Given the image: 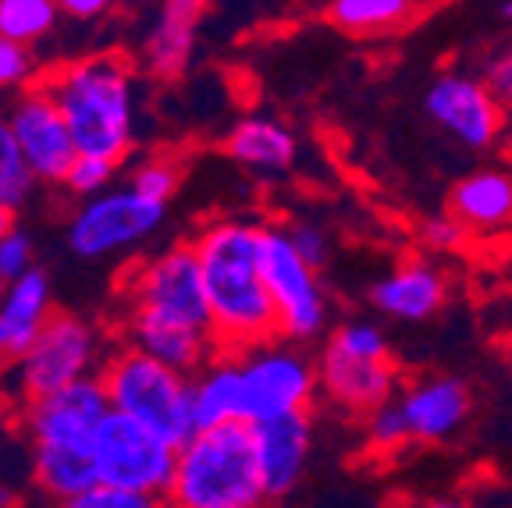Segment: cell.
<instances>
[{"label":"cell","instance_id":"41","mask_svg":"<svg viewBox=\"0 0 512 508\" xmlns=\"http://www.w3.org/2000/svg\"><path fill=\"white\" fill-rule=\"evenodd\" d=\"M8 228H15V210H8L4 203H0V235H4Z\"/></svg>","mask_w":512,"mask_h":508},{"label":"cell","instance_id":"7","mask_svg":"<svg viewBox=\"0 0 512 508\" xmlns=\"http://www.w3.org/2000/svg\"><path fill=\"white\" fill-rule=\"evenodd\" d=\"M93 462L104 487L168 498L178 466V448L146 430L143 423L111 409V416L100 423L93 437Z\"/></svg>","mask_w":512,"mask_h":508},{"label":"cell","instance_id":"4","mask_svg":"<svg viewBox=\"0 0 512 508\" xmlns=\"http://www.w3.org/2000/svg\"><path fill=\"white\" fill-rule=\"evenodd\" d=\"M100 381L111 398V409L128 420L143 423L168 445L182 448L196 434L192 420V377L178 374L171 366L143 356L139 349L121 342L111 349Z\"/></svg>","mask_w":512,"mask_h":508},{"label":"cell","instance_id":"19","mask_svg":"<svg viewBox=\"0 0 512 508\" xmlns=\"http://www.w3.org/2000/svg\"><path fill=\"white\" fill-rule=\"evenodd\" d=\"M445 299H448L445 274L427 260L399 263L392 274H384V278L370 288L374 310L392 320H406V324L434 317V313L445 306Z\"/></svg>","mask_w":512,"mask_h":508},{"label":"cell","instance_id":"34","mask_svg":"<svg viewBox=\"0 0 512 508\" xmlns=\"http://www.w3.org/2000/svg\"><path fill=\"white\" fill-rule=\"evenodd\" d=\"M466 239H470V231L452 214H434L420 224V242L434 253H456V249L466 246Z\"/></svg>","mask_w":512,"mask_h":508},{"label":"cell","instance_id":"30","mask_svg":"<svg viewBox=\"0 0 512 508\" xmlns=\"http://www.w3.org/2000/svg\"><path fill=\"white\" fill-rule=\"evenodd\" d=\"M32 270H36V242L22 224H15L0 235V278L11 285V281H22Z\"/></svg>","mask_w":512,"mask_h":508},{"label":"cell","instance_id":"16","mask_svg":"<svg viewBox=\"0 0 512 508\" xmlns=\"http://www.w3.org/2000/svg\"><path fill=\"white\" fill-rule=\"evenodd\" d=\"M54 313L50 278L40 267L4 288L0 295V374H8L11 366L22 363Z\"/></svg>","mask_w":512,"mask_h":508},{"label":"cell","instance_id":"32","mask_svg":"<svg viewBox=\"0 0 512 508\" xmlns=\"http://www.w3.org/2000/svg\"><path fill=\"white\" fill-rule=\"evenodd\" d=\"M57 508H168V501L150 498V494H132V491H118V487L96 484L93 491H86L82 498L68 501V505H57Z\"/></svg>","mask_w":512,"mask_h":508},{"label":"cell","instance_id":"2","mask_svg":"<svg viewBox=\"0 0 512 508\" xmlns=\"http://www.w3.org/2000/svg\"><path fill=\"white\" fill-rule=\"evenodd\" d=\"M136 75L121 54H93L61 64L43 79L72 128L79 157L121 164L136 143Z\"/></svg>","mask_w":512,"mask_h":508},{"label":"cell","instance_id":"11","mask_svg":"<svg viewBox=\"0 0 512 508\" xmlns=\"http://www.w3.org/2000/svg\"><path fill=\"white\" fill-rule=\"evenodd\" d=\"M8 125L15 132L18 146H22L25 164L36 175V182L64 185L68 171L79 160V150H75L72 128L64 121L47 82H32L29 89H22L11 100Z\"/></svg>","mask_w":512,"mask_h":508},{"label":"cell","instance_id":"39","mask_svg":"<svg viewBox=\"0 0 512 508\" xmlns=\"http://www.w3.org/2000/svg\"><path fill=\"white\" fill-rule=\"evenodd\" d=\"M420 508H480V505L463 501V498H431V501H424Z\"/></svg>","mask_w":512,"mask_h":508},{"label":"cell","instance_id":"22","mask_svg":"<svg viewBox=\"0 0 512 508\" xmlns=\"http://www.w3.org/2000/svg\"><path fill=\"white\" fill-rule=\"evenodd\" d=\"M192 420L196 430H217L228 423H246V384L239 356H221L192 377Z\"/></svg>","mask_w":512,"mask_h":508},{"label":"cell","instance_id":"20","mask_svg":"<svg viewBox=\"0 0 512 508\" xmlns=\"http://www.w3.org/2000/svg\"><path fill=\"white\" fill-rule=\"evenodd\" d=\"M224 150H228V157H232L235 164H242L246 171H253V175L278 178L296 167L299 139L285 121L267 118V114H249V118H242L239 125L228 132Z\"/></svg>","mask_w":512,"mask_h":508},{"label":"cell","instance_id":"24","mask_svg":"<svg viewBox=\"0 0 512 508\" xmlns=\"http://www.w3.org/2000/svg\"><path fill=\"white\" fill-rule=\"evenodd\" d=\"M32 484L40 487L54 505H68V501L82 498L100 484L93 448L36 445L32 448Z\"/></svg>","mask_w":512,"mask_h":508},{"label":"cell","instance_id":"23","mask_svg":"<svg viewBox=\"0 0 512 508\" xmlns=\"http://www.w3.org/2000/svg\"><path fill=\"white\" fill-rule=\"evenodd\" d=\"M448 214L463 221L470 235L512 224V175H505V171H473V175H466L448 196Z\"/></svg>","mask_w":512,"mask_h":508},{"label":"cell","instance_id":"18","mask_svg":"<svg viewBox=\"0 0 512 508\" xmlns=\"http://www.w3.org/2000/svg\"><path fill=\"white\" fill-rule=\"evenodd\" d=\"M125 345L139 349L143 356L157 359V363L171 366L178 374L196 377L203 366H210L221 349L214 345L210 331H196V327L168 324V320H153L143 313H128L125 317Z\"/></svg>","mask_w":512,"mask_h":508},{"label":"cell","instance_id":"29","mask_svg":"<svg viewBox=\"0 0 512 508\" xmlns=\"http://www.w3.org/2000/svg\"><path fill=\"white\" fill-rule=\"evenodd\" d=\"M367 445L370 452H381V455H392L402 445H409V427L402 420V409L395 398L367 416Z\"/></svg>","mask_w":512,"mask_h":508},{"label":"cell","instance_id":"6","mask_svg":"<svg viewBox=\"0 0 512 508\" xmlns=\"http://www.w3.org/2000/svg\"><path fill=\"white\" fill-rule=\"evenodd\" d=\"M128 313L210 331L207 288H203L200 256H196L192 242L160 249L132 267V274H128Z\"/></svg>","mask_w":512,"mask_h":508},{"label":"cell","instance_id":"38","mask_svg":"<svg viewBox=\"0 0 512 508\" xmlns=\"http://www.w3.org/2000/svg\"><path fill=\"white\" fill-rule=\"evenodd\" d=\"M498 150L512 160V107H505V118H502V132H498Z\"/></svg>","mask_w":512,"mask_h":508},{"label":"cell","instance_id":"17","mask_svg":"<svg viewBox=\"0 0 512 508\" xmlns=\"http://www.w3.org/2000/svg\"><path fill=\"white\" fill-rule=\"evenodd\" d=\"M409 441L438 445L448 441L470 416V388L459 377H420L399 398Z\"/></svg>","mask_w":512,"mask_h":508},{"label":"cell","instance_id":"35","mask_svg":"<svg viewBox=\"0 0 512 508\" xmlns=\"http://www.w3.org/2000/svg\"><path fill=\"white\" fill-rule=\"evenodd\" d=\"M32 72H36L32 50L18 47V43L0 36V93H4V89H29Z\"/></svg>","mask_w":512,"mask_h":508},{"label":"cell","instance_id":"42","mask_svg":"<svg viewBox=\"0 0 512 508\" xmlns=\"http://www.w3.org/2000/svg\"><path fill=\"white\" fill-rule=\"evenodd\" d=\"M502 15H505V18H509V22H512V0H509V4H502Z\"/></svg>","mask_w":512,"mask_h":508},{"label":"cell","instance_id":"40","mask_svg":"<svg viewBox=\"0 0 512 508\" xmlns=\"http://www.w3.org/2000/svg\"><path fill=\"white\" fill-rule=\"evenodd\" d=\"M15 505H18V494H15V487L0 484V508H15Z\"/></svg>","mask_w":512,"mask_h":508},{"label":"cell","instance_id":"25","mask_svg":"<svg viewBox=\"0 0 512 508\" xmlns=\"http://www.w3.org/2000/svg\"><path fill=\"white\" fill-rule=\"evenodd\" d=\"M427 8L413 0H335L328 4V22L349 36H388L409 29Z\"/></svg>","mask_w":512,"mask_h":508},{"label":"cell","instance_id":"31","mask_svg":"<svg viewBox=\"0 0 512 508\" xmlns=\"http://www.w3.org/2000/svg\"><path fill=\"white\" fill-rule=\"evenodd\" d=\"M114 171H118V164H111V160L79 157L72 171H68V178H64V189L79 199H93V196H100V192L111 189Z\"/></svg>","mask_w":512,"mask_h":508},{"label":"cell","instance_id":"10","mask_svg":"<svg viewBox=\"0 0 512 508\" xmlns=\"http://www.w3.org/2000/svg\"><path fill=\"white\" fill-rule=\"evenodd\" d=\"M242 384H246V423L278 420V416L310 413L313 398L320 395L317 363L299 345L267 342L239 356Z\"/></svg>","mask_w":512,"mask_h":508},{"label":"cell","instance_id":"12","mask_svg":"<svg viewBox=\"0 0 512 508\" xmlns=\"http://www.w3.org/2000/svg\"><path fill=\"white\" fill-rule=\"evenodd\" d=\"M107 416H111V398H107L100 377H89V381L72 384L57 395L22 405V427L29 434L32 448H93L96 430Z\"/></svg>","mask_w":512,"mask_h":508},{"label":"cell","instance_id":"13","mask_svg":"<svg viewBox=\"0 0 512 508\" xmlns=\"http://www.w3.org/2000/svg\"><path fill=\"white\" fill-rule=\"evenodd\" d=\"M424 107L431 121H438L456 143L470 146V150L498 146L505 107L498 104L484 79H473L463 72H441L427 86Z\"/></svg>","mask_w":512,"mask_h":508},{"label":"cell","instance_id":"33","mask_svg":"<svg viewBox=\"0 0 512 508\" xmlns=\"http://www.w3.org/2000/svg\"><path fill=\"white\" fill-rule=\"evenodd\" d=\"M285 231H288L292 249L303 256V263H310L313 270H320L328 263L331 242H328V231L320 228L317 221H292V224H285Z\"/></svg>","mask_w":512,"mask_h":508},{"label":"cell","instance_id":"26","mask_svg":"<svg viewBox=\"0 0 512 508\" xmlns=\"http://www.w3.org/2000/svg\"><path fill=\"white\" fill-rule=\"evenodd\" d=\"M61 18V4L54 0H0V36L18 47H32L54 32Z\"/></svg>","mask_w":512,"mask_h":508},{"label":"cell","instance_id":"37","mask_svg":"<svg viewBox=\"0 0 512 508\" xmlns=\"http://www.w3.org/2000/svg\"><path fill=\"white\" fill-rule=\"evenodd\" d=\"M107 0H61V15L75 18V22H89L96 15H107Z\"/></svg>","mask_w":512,"mask_h":508},{"label":"cell","instance_id":"36","mask_svg":"<svg viewBox=\"0 0 512 508\" xmlns=\"http://www.w3.org/2000/svg\"><path fill=\"white\" fill-rule=\"evenodd\" d=\"M480 79L488 82V89L495 93V100L502 107H512V43H505L502 50H498L495 57L488 61V68H484V75Z\"/></svg>","mask_w":512,"mask_h":508},{"label":"cell","instance_id":"5","mask_svg":"<svg viewBox=\"0 0 512 508\" xmlns=\"http://www.w3.org/2000/svg\"><path fill=\"white\" fill-rule=\"evenodd\" d=\"M107 356L111 352L104 349V331L93 320L57 310L36 338V345L25 352L22 363L11 366L4 377H8L11 395L29 405L72 388V384L89 381V377H100Z\"/></svg>","mask_w":512,"mask_h":508},{"label":"cell","instance_id":"1","mask_svg":"<svg viewBox=\"0 0 512 508\" xmlns=\"http://www.w3.org/2000/svg\"><path fill=\"white\" fill-rule=\"evenodd\" d=\"M260 228L264 224L217 217L192 239L207 288L210 338L228 356H242L281 338L260 263Z\"/></svg>","mask_w":512,"mask_h":508},{"label":"cell","instance_id":"27","mask_svg":"<svg viewBox=\"0 0 512 508\" xmlns=\"http://www.w3.org/2000/svg\"><path fill=\"white\" fill-rule=\"evenodd\" d=\"M36 189V175L25 164V153L18 146L15 132L8 125V114H0V203L18 210Z\"/></svg>","mask_w":512,"mask_h":508},{"label":"cell","instance_id":"9","mask_svg":"<svg viewBox=\"0 0 512 508\" xmlns=\"http://www.w3.org/2000/svg\"><path fill=\"white\" fill-rule=\"evenodd\" d=\"M260 263H264L267 292L278 313V334L292 345L313 342L328 324V299L317 270L292 249L285 224L260 228Z\"/></svg>","mask_w":512,"mask_h":508},{"label":"cell","instance_id":"3","mask_svg":"<svg viewBox=\"0 0 512 508\" xmlns=\"http://www.w3.org/2000/svg\"><path fill=\"white\" fill-rule=\"evenodd\" d=\"M168 508H264L267 487L256 466L253 427L228 423L196 430L178 448Z\"/></svg>","mask_w":512,"mask_h":508},{"label":"cell","instance_id":"14","mask_svg":"<svg viewBox=\"0 0 512 508\" xmlns=\"http://www.w3.org/2000/svg\"><path fill=\"white\" fill-rule=\"evenodd\" d=\"M317 377L320 395L360 416H370L374 409L392 402V391L399 384L392 359L356 356V352L338 349L335 342H324V349H320Z\"/></svg>","mask_w":512,"mask_h":508},{"label":"cell","instance_id":"21","mask_svg":"<svg viewBox=\"0 0 512 508\" xmlns=\"http://www.w3.org/2000/svg\"><path fill=\"white\" fill-rule=\"evenodd\" d=\"M203 4L196 0H168L157 11L150 32L143 40V68L153 79H178L189 68L192 47H196V29H200Z\"/></svg>","mask_w":512,"mask_h":508},{"label":"cell","instance_id":"28","mask_svg":"<svg viewBox=\"0 0 512 508\" xmlns=\"http://www.w3.org/2000/svg\"><path fill=\"white\" fill-rule=\"evenodd\" d=\"M178 185H182V167L168 157L143 160V164L132 171V178H128V189H136L143 199L164 203V207H168V199L178 192Z\"/></svg>","mask_w":512,"mask_h":508},{"label":"cell","instance_id":"8","mask_svg":"<svg viewBox=\"0 0 512 508\" xmlns=\"http://www.w3.org/2000/svg\"><path fill=\"white\" fill-rule=\"evenodd\" d=\"M164 217H168L164 203L143 199L125 185V189H107L93 199H82L68 217L64 239L79 260H111L157 235Z\"/></svg>","mask_w":512,"mask_h":508},{"label":"cell","instance_id":"15","mask_svg":"<svg viewBox=\"0 0 512 508\" xmlns=\"http://www.w3.org/2000/svg\"><path fill=\"white\" fill-rule=\"evenodd\" d=\"M253 448L267 498H285L288 491L299 487L313 452L310 413H292L278 416V420L253 423Z\"/></svg>","mask_w":512,"mask_h":508}]
</instances>
